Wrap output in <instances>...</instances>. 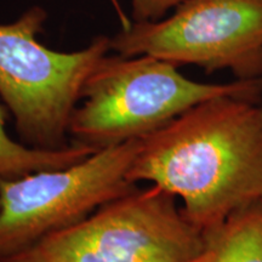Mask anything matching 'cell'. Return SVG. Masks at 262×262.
I'll return each mask as SVG.
<instances>
[{
	"instance_id": "obj_1",
	"label": "cell",
	"mask_w": 262,
	"mask_h": 262,
	"mask_svg": "<svg viewBox=\"0 0 262 262\" xmlns=\"http://www.w3.org/2000/svg\"><path fill=\"white\" fill-rule=\"evenodd\" d=\"M127 178L182 199L203 233L262 199V97L226 95L141 140Z\"/></svg>"
},
{
	"instance_id": "obj_2",
	"label": "cell",
	"mask_w": 262,
	"mask_h": 262,
	"mask_svg": "<svg viewBox=\"0 0 262 262\" xmlns=\"http://www.w3.org/2000/svg\"><path fill=\"white\" fill-rule=\"evenodd\" d=\"M226 95L260 98L262 78L199 83L160 58L107 55L85 81L84 103L74 110L68 133L75 143L100 149L143 139L189 108Z\"/></svg>"
},
{
	"instance_id": "obj_3",
	"label": "cell",
	"mask_w": 262,
	"mask_h": 262,
	"mask_svg": "<svg viewBox=\"0 0 262 262\" xmlns=\"http://www.w3.org/2000/svg\"><path fill=\"white\" fill-rule=\"evenodd\" d=\"M204 254V233L176 206V196L153 185L0 262H194Z\"/></svg>"
},
{
	"instance_id": "obj_4",
	"label": "cell",
	"mask_w": 262,
	"mask_h": 262,
	"mask_svg": "<svg viewBox=\"0 0 262 262\" xmlns=\"http://www.w3.org/2000/svg\"><path fill=\"white\" fill-rule=\"evenodd\" d=\"M47 18L45 9L32 6L0 25V98L22 140L61 148L85 81L107 56L111 38L100 35L78 51H55L38 40Z\"/></svg>"
},
{
	"instance_id": "obj_5",
	"label": "cell",
	"mask_w": 262,
	"mask_h": 262,
	"mask_svg": "<svg viewBox=\"0 0 262 262\" xmlns=\"http://www.w3.org/2000/svg\"><path fill=\"white\" fill-rule=\"evenodd\" d=\"M141 140L103 147L66 168L0 179V260L134 191L127 175Z\"/></svg>"
},
{
	"instance_id": "obj_6",
	"label": "cell",
	"mask_w": 262,
	"mask_h": 262,
	"mask_svg": "<svg viewBox=\"0 0 262 262\" xmlns=\"http://www.w3.org/2000/svg\"><path fill=\"white\" fill-rule=\"evenodd\" d=\"M122 56L148 55L237 79L262 78V0H182L168 18L133 22L111 38Z\"/></svg>"
},
{
	"instance_id": "obj_7",
	"label": "cell",
	"mask_w": 262,
	"mask_h": 262,
	"mask_svg": "<svg viewBox=\"0 0 262 262\" xmlns=\"http://www.w3.org/2000/svg\"><path fill=\"white\" fill-rule=\"evenodd\" d=\"M204 262H262V199L205 232Z\"/></svg>"
},
{
	"instance_id": "obj_8",
	"label": "cell",
	"mask_w": 262,
	"mask_h": 262,
	"mask_svg": "<svg viewBox=\"0 0 262 262\" xmlns=\"http://www.w3.org/2000/svg\"><path fill=\"white\" fill-rule=\"evenodd\" d=\"M96 150L93 147L75 142L61 148H39L17 142L6 131L4 107L0 102V179L66 168L85 159Z\"/></svg>"
},
{
	"instance_id": "obj_9",
	"label": "cell",
	"mask_w": 262,
	"mask_h": 262,
	"mask_svg": "<svg viewBox=\"0 0 262 262\" xmlns=\"http://www.w3.org/2000/svg\"><path fill=\"white\" fill-rule=\"evenodd\" d=\"M182 0H131L133 22H156Z\"/></svg>"
},
{
	"instance_id": "obj_10",
	"label": "cell",
	"mask_w": 262,
	"mask_h": 262,
	"mask_svg": "<svg viewBox=\"0 0 262 262\" xmlns=\"http://www.w3.org/2000/svg\"><path fill=\"white\" fill-rule=\"evenodd\" d=\"M110 2H111V4L113 5V8L116 9L118 17H119L120 24H122V29L130 28V26L133 25V19H130L129 17H127V15L124 12L122 6H120L119 2H118V0H110Z\"/></svg>"
},
{
	"instance_id": "obj_11",
	"label": "cell",
	"mask_w": 262,
	"mask_h": 262,
	"mask_svg": "<svg viewBox=\"0 0 262 262\" xmlns=\"http://www.w3.org/2000/svg\"><path fill=\"white\" fill-rule=\"evenodd\" d=\"M204 260H205V254L203 255V256H202L201 258H198V260L194 261V262H204Z\"/></svg>"
}]
</instances>
